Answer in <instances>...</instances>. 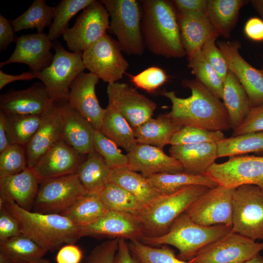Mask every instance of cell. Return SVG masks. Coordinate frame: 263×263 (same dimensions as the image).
Listing matches in <instances>:
<instances>
[{"label": "cell", "mask_w": 263, "mask_h": 263, "mask_svg": "<svg viewBox=\"0 0 263 263\" xmlns=\"http://www.w3.org/2000/svg\"><path fill=\"white\" fill-rule=\"evenodd\" d=\"M182 85L191 91L187 98L177 96L174 91H163L162 94L171 102V111L166 114L176 124L210 131H227L231 129L223 102L197 79H184Z\"/></svg>", "instance_id": "cell-1"}, {"label": "cell", "mask_w": 263, "mask_h": 263, "mask_svg": "<svg viewBox=\"0 0 263 263\" xmlns=\"http://www.w3.org/2000/svg\"><path fill=\"white\" fill-rule=\"evenodd\" d=\"M141 29L145 47L154 55L166 58L186 56L176 11L171 1H142Z\"/></svg>", "instance_id": "cell-2"}, {"label": "cell", "mask_w": 263, "mask_h": 263, "mask_svg": "<svg viewBox=\"0 0 263 263\" xmlns=\"http://www.w3.org/2000/svg\"><path fill=\"white\" fill-rule=\"evenodd\" d=\"M19 220L21 234L46 251H54L82 237L80 227L60 214H44L24 209L14 202L0 201Z\"/></svg>", "instance_id": "cell-3"}, {"label": "cell", "mask_w": 263, "mask_h": 263, "mask_svg": "<svg viewBox=\"0 0 263 263\" xmlns=\"http://www.w3.org/2000/svg\"><path fill=\"white\" fill-rule=\"evenodd\" d=\"M232 231V225H200L184 212L175 220L166 234L157 237H143L140 241L153 246H173L179 251L177 256L179 259L189 262L203 248Z\"/></svg>", "instance_id": "cell-4"}, {"label": "cell", "mask_w": 263, "mask_h": 263, "mask_svg": "<svg viewBox=\"0 0 263 263\" xmlns=\"http://www.w3.org/2000/svg\"><path fill=\"white\" fill-rule=\"evenodd\" d=\"M209 189L205 186L194 185L173 194L160 195L136 216L143 237H157L167 233L175 220Z\"/></svg>", "instance_id": "cell-5"}, {"label": "cell", "mask_w": 263, "mask_h": 263, "mask_svg": "<svg viewBox=\"0 0 263 263\" xmlns=\"http://www.w3.org/2000/svg\"><path fill=\"white\" fill-rule=\"evenodd\" d=\"M111 20L109 30L114 35L123 51L140 56L145 45L141 29V5L136 0H101Z\"/></svg>", "instance_id": "cell-6"}, {"label": "cell", "mask_w": 263, "mask_h": 263, "mask_svg": "<svg viewBox=\"0 0 263 263\" xmlns=\"http://www.w3.org/2000/svg\"><path fill=\"white\" fill-rule=\"evenodd\" d=\"M232 229L253 241L263 242V190L253 185L234 188Z\"/></svg>", "instance_id": "cell-7"}, {"label": "cell", "mask_w": 263, "mask_h": 263, "mask_svg": "<svg viewBox=\"0 0 263 263\" xmlns=\"http://www.w3.org/2000/svg\"><path fill=\"white\" fill-rule=\"evenodd\" d=\"M87 193L76 173L42 179L32 211L61 214Z\"/></svg>", "instance_id": "cell-8"}, {"label": "cell", "mask_w": 263, "mask_h": 263, "mask_svg": "<svg viewBox=\"0 0 263 263\" xmlns=\"http://www.w3.org/2000/svg\"><path fill=\"white\" fill-rule=\"evenodd\" d=\"M53 47L55 53L52 62L40 73L39 79L54 101H66L71 83L85 69L82 53L68 52L56 41Z\"/></svg>", "instance_id": "cell-9"}, {"label": "cell", "mask_w": 263, "mask_h": 263, "mask_svg": "<svg viewBox=\"0 0 263 263\" xmlns=\"http://www.w3.org/2000/svg\"><path fill=\"white\" fill-rule=\"evenodd\" d=\"M117 40L109 35L92 44L82 53L85 69L109 84L122 78L129 64Z\"/></svg>", "instance_id": "cell-10"}, {"label": "cell", "mask_w": 263, "mask_h": 263, "mask_svg": "<svg viewBox=\"0 0 263 263\" xmlns=\"http://www.w3.org/2000/svg\"><path fill=\"white\" fill-rule=\"evenodd\" d=\"M110 17L99 0L84 9L74 25L63 34L67 47L72 52L83 53L106 34L109 28Z\"/></svg>", "instance_id": "cell-11"}, {"label": "cell", "mask_w": 263, "mask_h": 263, "mask_svg": "<svg viewBox=\"0 0 263 263\" xmlns=\"http://www.w3.org/2000/svg\"><path fill=\"white\" fill-rule=\"evenodd\" d=\"M218 185L235 188L253 185L263 190V156L242 155L229 157L222 163H214L204 174Z\"/></svg>", "instance_id": "cell-12"}, {"label": "cell", "mask_w": 263, "mask_h": 263, "mask_svg": "<svg viewBox=\"0 0 263 263\" xmlns=\"http://www.w3.org/2000/svg\"><path fill=\"white\" fill-rule=\"evenodd\" d=\"M263 250L257 242L233 231L201 249L189 263H244Z\"/></svg>", "instance_id": "cell-13"}, {"label": "cell", "mask_w": 263, "mask_h": 263, "mask_svg": "<svg viewBox=\"0 0 263 263\" xmlns=\"http://www.w3.org/2000/svg\"><path fill=\"white\" fill-rule=\"evenodd\" d=\"M234 189L219 185L210 188L194 201L185 212L201 225H232Z\"/></svg>", "instance_id": "cell-14"}, {"label": "cell", "mask_w": 263, "mask_h": 263, "mask_svg": "<svg viewBox=\"0 0 263 263\" xmlns=\"http://www.w3.org/2000/svg\"><path fill=\"white\" fill-rule=\"evenodd\" d=\"M108 104L127 120L133 129L152 118L157 105L153 101L125 83L108 84Z\"/></svg>", "instance_id": "cell-15"}, {"label": "cell", "mask_w": 263, "mask_h": 263, "mask_svg": "<svg viewBox=\"0 0 263 263\" xmlns=\"http://www.w3.org/2000/svg\"><path fill=\"white\" fill-rule=\"evenodd\" d=\"M228 67L244 88L251 108L263 105V72L248 63L240 55L241 44L238 40H219L216 43Z\"/></svg>", "instance_id": "cell-16"}, {"label": "cell", "mask_w": 263, "mask_h": 263, "mask_svg": "<svg viewBox=\"0 0 263 263\" xmlns=\"http://www.w3.org/2000/svg\"><path fill=\"white\" fill-rule=\"evenodd\" d=\"M53 43L47 34L22 35L16 42V48L8 59L0 63V68L13 63L28 66L32 72L40 73L52 62L54 54L50 51Z\"/></svg>", "instance_id": "cell-17"}, {"label": "cell", "mask_w": 263, "mask_h": 263, "mask_svg": "<svg viewBox=\"0 0 263 263\" xmlns=\"http://www.w3.org/2000/svg\"><path fill=\"white\" fill-rule=\"evenodd\" d=\"M44 84L35 83L21 90H12L0 96V109L7 114L42 115L54 104Z\"/></svg>", "instance_id": "cell-18"}, {"label": "cell", "mask_w": 263, "mask_h": 263, "mask_svg": "<svg viewBox=\"0 0 263 263\" xmlns=\"http://www.w3.org/2000/svg\"><path fill=\"white\" fill-rule=\"evenodd\" d=\"M99 79L90 72L80 74L70 86L68 101L95 130L100 131L105 109L100 106L95 94Z\"/></svg>", "instance_id": "cell-19"}, {"label": "cell", "mask_w": 263, "mask_h": 263, "mask_svg": "<svg viewBox=\"0 0 263 263\" xmlns=\"http://www.w3.org/2000/svg\"><path fill=\"white\" fill-rule=\"evenodd\" d=\"M82 237H108L130 241L141 240L143 233L136 216L108 211L93 223L80 227Z\"/></svg>", "instance_id": "cell-20"}, {"label": "cell", "mask_w": 263, "mask_h": 263, "mask_svg": "<svg viewBox=\"0 0 263 263\" xmlns=\"http://www.w3.org/2000/svg\"><path fill=\"white\" fill-rule=\"evenodd\" d=\"M62 103L55 101L42 115L38 129L25 147L28 168L33 169L39 159L62 139Z\"/></svg>", "instance_id": "cell-21"}, {"label": "cell", "mask_w": 263, "mask_h": 263, "mask_svg": "<svg viewBox=\"0 0 263 263\" xmlns=\"http://www.w3.org/2000/svg\"><path fill=\"white\" fill-rule=\"evenodd\" d=\"M85 156L61 139L39 159L33 169L40 179L76 173Z\"/></svg>", "instance_id": "cell-22"}, {"label": "cell", "mask_w": 263, "mask_h": 263, "mask_svg": "<svg viewBox=\"0 0 263 263\" xmlns=\"http://www.w3.org/2000/svg\"><path fill=\"white\" fill-rule=\"evenodd\" d=\"M62 139L76 152L87 156L94 150L95 130L68 100L62 103Z\"/></svg>", "instance_id": "cell-23"}, {"label": "cell", "mask_w": 263, "mask_h": 263, "mask_svg": "<svg viewBox=\"0 0 263 263\" xmlns=\"http://www.w3.org/2000/svg\"><path fill=\"white\" fill-rule=\"evenodd\" d=\"M128 168L140 172L145 177L160 173H176L184 171L181 164L176 159L168 155L156 147L138 144L127 153Z\"/></svg>", "instance_id": "cell-24"}, {"label": "cell", "mask_w": 263, "mask_h": 263, "mask_svg": "<svg viewBox=\"0 0 263 263\" xmlns=\"http://www.w3.org/2000/svg\"><path fill=\"white\" fill-rule=\"evenodd\" d=\"M176 15L188 60L201 51L207 41L219 36L207 14L176 12Z\"/></svg>", "instance_id": "cell-25"}, {"label": "cell", "mask_w": 263, "mask_h": 263, "mask_svg": "<svg viewBox=\"0 0 263 263\" xmlns=\"http://www.w3.org/2000/svg\"><path fill=\"white\" fill-rule=\"evenodd\" d=\"M40 180L33 169L0 177V201H11L20 207L32 210Z\"/></svg>", "instance_id": "cell-26"}, {"label": "cell", "mask_w": 263, "mask_h": 263, "mask_svg": "<svg viewBox=\"0 0 263 263\" xmlns=\"http://www.w3.org/2000/svg\"><path fill=\"white\" fill-rule=\"evenodd\" d=\"M169 153L181 164L185 172L197 175L204 174L218 158L214 143L171 146Z\"/></svg>", "instance_id": "cell-27"}, {"label": "cell", "mask_w": 263, "mask_h": 263, "mask_svg": "<svg viewBox=\"0 0 263 263\" xmlns=\"http://www.w3.org/2000/svg\"><path fill=\"white\" fill-rule=\"evenodd\" d=\"M222 99L233 131L242 124L251 108L244 88L229 70L223 82Z\"/></svg>", "instance_id": "cell-28"}, {"label": "cell", "mask_w": 263, "mask_h": 263, "mask_svg": "<svg viewBox=\"0 0 263 263\" xmlns=\"http://www.w3.org/2000/svg\"><path fill=\"white\" fill-rule=\"evenodd\" d=\"M182 127L163 114L156 118H150L133 131L138 144L163 149L166 145L170 144L173 135Z\"/></svg>", "instance_id": "cell-29"}, {"label": "cell", "mask_w": 263, "mask_h": 263, "mask_svg": "<svg viewBox=\"0 0 263 263\" xmlns=\"http://www.w3.org/2000/svg\"><path fill=\"white\" fill-rule=\"evenodd\" d=\"M246 0H207V16L219 36L228 38L236 25Z\"/></svg>", "instance_id": "cell-30"}, {"label": "cell", "mask_w": 263, "mask_h": 263, "mask_svg": "<svg viewBox=\"0 0 263 263\" xmlns=\"http://www.w3.org/2000/svg\"><path fill=\"white\" fill-rule=\"evenodd\" d=\"M99 131L127 153L138 144L133 128L122 115L110 104L105 109Z\"/></svg>", "instance_id": "cell-31"}, {"label": "cell", "mask_w": 263, "mask_h": 263, "mask_svg": "<svg viewBox=\"0 0 263 263\" xmlns=\"http://www.w3.org/2000/svg\"><path fill=\"white\" fill-rule=\"evenodd\" d=\"M151 185L160 194H171L194 185H203L213 188L218 184L205 174L197 175L185 171L160 173L146 177Z\"/></svg>", "instance_id": "cell-32"}, {"label": "cell", "mask_w": 263, "mask_h": 263, "mask_svg": "<svg viewBox=\"0 0 263 263\" xmlns=\"http://www.w3.org/2000/svg\"><path fill=\"white\" fill-rule=\"evenodd\" d=\"M109 182L121 187L145 207L161 195L141 173L128 167L111 169Z\"/></svg>", "instance_id": "cell-33"}, {"label": "cell", "mask_w": 263, "mask_h": 263, "mask_svg": "<svg viewBox=\"0 0 263 263\" xmlns=\"http://www.w3.org/2000/svg\"><path fill=\"white\" fill-rule=\"evenodd\" d=\"M111 169L95 150L85 156L76 174L88 193H99L109 182Z\"/></svg>", "instance_id": "cell-34"}, {"label": "cell", "mask_w": 263, "mask_h": 263, "mask_svg": "<svg viewBox=\"0 0 263 263\" xmlns=\"http://www.w3.org/2000/svg\"><path fill=\"white\" fill-rule=\"evenodd\" d=\"M0 252L15 263H34L42 259L47 251L21 234L0 241Z\"/></svg>", "instance_id": "cell-35"}, {"label": "cell", "mask_w": 263, "mask_h": 263, "mask_svg": "<svg viewBox=\"0 0 263 263\" xmlns=\"http://www.w3.org/2000/svg\"><path fill=\"white\" fill-rule=\"evenodd\" d=\"M99 194L87 193L61 214L79 227L93 223L108 211Z\"/></svg>", "instance_id": "cell-36"}, {"label": "cell", "mask_w": 263, "mask_h": 263, "mask_svg": "<svg viewBox=\"0 0 263 263\" xmlns=\"http://www.w3.org/2000/svg\"><path fill=\"white\" fill-rule=\"evenodd\" d=\"M217 144L218 158L254 153L263 155V132L225 138Z\"/></svg>", "instance_id": "cell-37"}, {"label": "cell", "mask_w": 263, "mask_h": 263, "mask_svg": "<svg viewBox=\"0 0 263 263\" xmlns=\"http://www.w3.org/2000/svg\"><path fill=\"white\" fill-rule=\"evenodd\" d=\"M54 7L47 4L45 0H35L26 11L10 21L15 31L36 28L38 33L51 25L54 18Z\"/></svg>", "instance_id": "cell-38"}, {"label": "cell", "mask_w": 263, "mask_h": 263, "mask_svg": "<svg viewBox=\"0 0 263 263\" xmlns=\"http://www.w3.org/2000/svg\"><path fill=\"white\" fill-rule=\"evenodd\" d=\"M99 194L101 201L109 211L136 216L144 207L132 195L112 182L107 184Z\"/></svg>", "instance_id": "cell-39"}, {"label": "cell", "mask_w": 263, "mask_h": 263, "mask_svg": "<svg viewBox=\"0 0 263 263\" xmlns=\"http://www.w3.org/2000/svg\"><path fill=\"white\" fill-rule=\"evenodd\" d=\"M94 0H62L54 7V18L47 34L49 38L55 41L68 28L71 20Z\"/></svg>", "instance_id": "cell-40"}, {"label": "cell", "mask_w": 263, "mask_h": 263, "mask_svg": "<svg viewBox=\"0 0 263 263\" xmlns=\"http://www.w3.org/2000/svg\"><path fill=\"white\" fill-rule=\"evenodd\" d=\"M128 244L138 263H189L179 259L168 245L153 246L137 240L131 241Z\"/></svg>", "instance_id": "cell-41"}, {"label": "cell", "mask_w": 263, "mask_h": 263, "mask_svg": "<svg viewBox=\"0 0 263 263\" xmlns=\"http://www.w3.org/2000/svg\"><path fill=\"white\" fill-rule=\"evenodd\" d=\"M188 66L196 79L220 99L223 96V81L201 51L188 60Z\"/></svg>", "instance_id": "cell-42"}, {"label": "cell", "mask_w": 263, "mask_h": 263, "mask_svg": "<svg viewBox=\"0 0 263 263\" xmlns=\"http://www.w3.org/2000/svg\"><path fill=\"white\" fill-rule=\"evenodd\" d=\"M14 143L26 147L41 123L42 115L7 114Z\"/></svg>", "instance_id": "cell-43"}, {"label": "cell", "mask_w": 263, "mask_h": 263, "mask_svg": "<svg viewBox=\"0 0 263 263\" xmlns=\"http://www.w3.org/2000/svg\"><path fill=\"white\" fill-rule=\"evenodd\" d=\"M94 145V150L102 157L111 169L128 167L127 154H123L114 142L98 130L95 131Z\"/></svg>", "instance_id": "cell-44"}, {"label": "cell", "mask_w": 263, "mask_h": 263, "mask_svg": "<svg viewBox=\"0 0 263 263\" xmlns=\"http://www.w3.org/2000/svg\"><path fill=\"white\" fill-rule=\"evenodd\" d=\"M225 138L222 131L184 126L173 135L170 145L178 146L205 143H217Z\"/></svg>", "instance_id": "cell-45"}, {"label": "cell", "mask_w": 263, "mask_h": 263, "mask_svg": "<svg viewBox=\"0 0 263 263\" xmlns=\"http://www.w3.org/2000/svg\"><path fill=\"white\" fill-rule=\"evenodd\" d=\"M27 166L25 147L14 143L0 153V177L19 173Z\"/></svg>", "instance_id": "cell-46"}, {"label": "cell", "mask_w": 263, "mask_h": 263, "mask_svg": "<svg viewBox=\"0 0 263 263\" xmlns=\"http://www.w3.org/2000/svg\"><path fill=\"white\" fill-rule=\"evenodd\" d=\"M128 76L136 87L150 93H154L168 79L165 72L156 66L150 67L135 75L128 74Z\"/></svg>", "instance_id": "cell-47"}, {"label": "cell", "mask_w": 263, "mask_h": 263, "mask_svg": "<svg viewBox=\"0 0 263 263\" xmlns=\"http://www.w3.org/2000/svg\"><path fill=\"white\" fill-rule=\"evenodd\" d=\"M213 38L203 46L201 51L205 58L224 82L229 70L226 60Z\"/></svg>", "instance_id": "cell-48"}, {"label": "cell", "mask_w": 263, "mask_h": 263, "mask_svg": "<svg viewBox=\"0 0 263 263\" xmlns=\"http://www.w3.org/2000/svg\"><path fill=\"white\" fill-rule=\"evenodd\" d=\"M119 239H112L96 246L87 257L85 263H113Z\"/></svg>", "instance_id": "cell-49"}, {"label": "cell", "mask_w": 263, "mask_h": 263, "mask_svg": "<svg viewBox=\"0 0 263 263\" xmlns=\"http://www.w3.org/2000/svg\"><path fill=\"white\" fill-rule=\"evenodd\" d=\"M263 132V105L252 108L242 124L233 131L231 136Z\"/></svg>", "instance_id": "cell-50"}, {"label": "cell", "mask_w": 263, "mask_h": 263, "mask_svg": "<svg viewBox=\"0 0 263 263\" xmlns=\"http://www.w3.org/2000/svg\"><path fill=\"white\" fill-rule=\"evenodd\" d=\"M21 234L20 223L4 206L0 204V241Z\"/></svg>", "instance_id": "cell-51"}, {"label": "cell", "mask_w": 263, "mask_h": 263, "mask_svg": "<svg viewBox=\"0 0 263 263\" xmlns=\"http://www.w3.org/2000/svg\"><path fill=\"white\" fill-rule=\"evenodd\" d=\"M176 12L207 14V0H170Z\"/></svg>", "instance_id": "cell-52"}, {"label": "cell", "mask_w": 263, "mask_h": 263, "mask_svg": "<svg viewBox=\"0 0 263 263\" xmlns=\"http://www.w3.org/2000/svg\"><path fill=\"white\" fill-rule=\"evenodd\" d=\"M83 257L81 249L74 244L62 246L56 255V263H80Z\"/></svg>", "instance_id": "cell-53"}, {"label": "cell", "mask_w": 263, "mask_h": 263, "mask_svg": "<svg viewBox=\"0 0 263 263\" xmlns=\"http://www.w3.org/2000/svg\"><path fill=\"white\" fill-rule=\"evenodd\" d=\"M11 23L2 15H0V52L6 50L13 42H16L18 37Z\"/></svg>", "instance_id": "cell-54"}, {"label": "cell", "mask_w": 263, "mask_h": 263, "mask_svg": "<svg viewBox=\"0 0 263 263\" xmlns=\"http://www.w3.org/2000/svg\"><path fill=\"white\" fill-rule=\"evenodd\" d=\"M244 32L253 41H263V19L256 17L249 18L244 25Z\"/></svg>", "instance_id": "cell-55"}, {"label": "cell", "mask_w": 263, "mask_h": 263, "mask_svg": "<svg viewBox=\"0 0 263 263\" xmlns=\"http://www.w3.org/2000/svg\"><path fill=\"white\" fill-rule=\"evenodd\" d=\"M14 143L8 118L0 110V153Z\"/></svg>", "instance_id": "cell-56"}, {"label": "cell", "mask_w": 263, "mask_h": 263, "mask_svg": "<svg viewBox=\"0 0 263 263\" xmlns=\"http://www.w3.org/2000/svg\"><path fill=\"white\" fill-rule=\"evenodd\" d=\"M113 263H138L132 255L126 240L119 239L118 248Z\"/></svg>", "instance_id": "cell-57"}, {"label": "cell", "mask_w": 263, "mask_h": 263, "mask_svg": "<svg viewBox=\"0 0 263 263\" xmlns=\"http://www.w3.org/2000/svg\"><path fill=\"white\" fill-rule=\"evenodd\" d=\"M40 78V73L23 72L18 75H9L0 70V90L14 81L18 80H30L34 78Z\"/></svg>", "instance_id": "cell-58"}, {"label": "cell", "mask_w": 263, "mask_h": 263, "mask_svg": "<svg viewBox=\"0 0 263 263\" xmlns=\"http://www.w3.org/2000/svg\"><path fill=\"white\" fill-rule=\"evenodd\" d=\"M250 1L253 8L263 19V0H252Z\"/></svg>", "instance_id": "cell-59"}, {"label": "cell", "mask_w": 263, "mask_h": 263, "mask_svg": "<svg viewBox=\"0 0 263 263\" xmlns=\"http://www.w3.org/2000/svg\"><path fill=\"white\" fill-rule=\"evenodd\" d=\"M244 263H263V257L259 254Z\"/></svg>", "instance_id": "cell-60"}, {"label": "cell", "mask_w": 263, "mask_h": 263, "mask_svg": "<svg viewBox=\"0 0 263 263\" xmlns=\"http://www.w3.org/2000/svg\"><path fill=\"white\" fill-rule=\"evenodd\" d=\"M0 263H15L9 257L0 252Z\"/></svg>", "instance_id": "cell-61"}, {"label": "cell", "mask_w": 263, "mask_h": 263, "mask_svg": "<svg viewBox=\"0 0 263 263\" xmlns=\"http://www.w3.org/2000/svg\"><path fill=\"white\" fill-rule=\"evenodd\" d=\"M34 263H50V262L49 260L47 259L43 258L40 261Z\"/></svg>", "instance_id": "cell-62"}, {"label": "cell", "mask_w": 263, "mask_h": 263, "mask_svg": "<svg viewBox=\"0 0 263 263\" xmlns=\"http://www.w3.org/2000/svg\"><path fill=\"white\" fill-rule=\"evenodd\" d=\"M262 60H263V64H262V71L263 72V55L262 56Z\"/></svg>", "instance_id": "cell-63"}, {"label": "cell", "mask_w": 263, "mask_h": 263, "mask_svg": "<svg viewBox=\"0 0 263 263\" xmlns=\"http://www.w3.org/2000/svg\"><path fill=\"white\" fill-rule=\"evenodd\" d=\"M262 257H263V255L262 256Z\"/></svg>", "instance_id": "cell-64"}]
</instances>
